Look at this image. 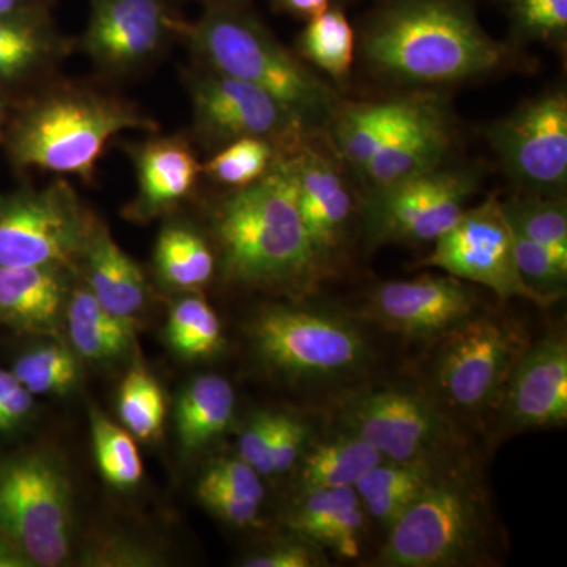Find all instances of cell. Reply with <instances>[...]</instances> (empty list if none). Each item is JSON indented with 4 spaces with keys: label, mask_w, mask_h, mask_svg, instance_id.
Returning <instances> with one entry per match:
<instances>
[{
    "label": "cell",
    "mask_w": 567,
    "mask_h": 567,
    "mask_svg": "<svg viewBox=\"0 0 567 567\" xmlns=\"http://www.w3.org/2000/svg\"><path fill=\"white\" fill-rule=\"evenodd\" d=\"M361 51L375 74L405 85L475 80L509 58L472 0H385L364 22Z\"/></svg>",
    "instance_id": "6da1fadb"
},
{
    "label": "cell",
    "mask_w": 567,
    "mask_h": 567,
    "mask_svg": "<svg viewBox=\"0 0 567 567\" xmlns=\"http://www.w3.org/2000/svg\"><path fill=\"white\" fill-rule=\"evenodd\" d=\"M158 133L140 104L89 81L54 76L21 104L7 132L18 169L71 175L92 185L107 145L123 132Z\"/></svg>",
    "instance_id": "7a4b0ae2"
},
{
    "label": "cell",
    "mask_w": 567,
    "mask_h": 567,
    "mask_svg": "<svg viewBox=\"0 0 567 567\" xmlns=\"http://www.w3.org/2000/svg\"><path fill=\"white\" fill-rule=\"evenodd\" d=\"M212 233L223 276L238 286L298 292L322 270L298 212L289 155L213 205Z\"/></svg>",
    "instance_id": "3957f363"
},
{
    "label": "cell",
    "mask_w": 567,
    "mask_h": 567,
    "mask_svg": "<svg viewBox=\"0 0 567 567\" xmlns=\"http://www.w3.org/2000/svg\"><path fill=\"white\" fill-rule=\"evenodd\" d=\"M194 63L249 82L292 112L309 133L328 128L342 104L338 93L308 69L246 7H205L185 20L181 41Z\"/></svg>",
    "instance_id": "277c9868"
},
{
    "label": "cell",
    "mask_w": 567,
    "mask_h": 567,
    "mask_svg": "<svg viewBox=\"0 0 567 567\" xmlns=\"http://www.w3.org/2000/svg\"><path fill=\"white\" fill-rule=\"evenodd\" d=\"M486 498L468 476L440 473L390 528L377 565L451 567L472 565L486 554Z\"/></svg>",
    "instance_id": "5b68a950"
},
{
    "label": "cell",
    "mask_w": 567,
    "mask_h": 567,
    "mask_svg": "<svg viewBox=\"0 0 567 567\" xmlns=\"http://www.w3.org/2000/svg\"><path fill=\"white\" fill-rule=\"evenodd\" d=\"M0 535L31 566L55 567L73 551V494L54 454L28 453L0 465Z\"/></svg>",
    "instance_id": "8992f818"
},
{
    "label": "cell",
    "mask_w": 567,
    "mask_h": 567,
    "mask_svg": "<svg viewBox=\"0 0 567 567\" xmlns=\"http://www.w3.org/2000/svg\"><path fill=\"white\" fill-rule=\"evenodd\" d=\"M99 216L70 182L0 196V267H63L76 274Z\"/></svg>",
    "instance_id": "52a82bcc"
},
{
    "label": "cell",
    "mask_w": 567,
    "mask_h": 567,
    "mask_svg": "<svg viewBox=\"0 0 567 567\" xmlns=\"http://www.w3.org/2000/svg\"><path fill=\"white\" fill-rule=\"evenodd\" d=\"M349 432L361 436L385 461L440 473L462 470L461 436L431 399L405 388H379L353 395L342 410Z\"/></svg>",
    "instance_id": "ba28073f"
},
{
    "label": "cell",
    "mask_w": 567,
    "mask_h": 567,
    "mask_svg": "<svg viewBox=\"0 0 567 567\" xmlns=\"http://www.w3.org/2000/svg\"><path fill=\"white\" fill-rule=\"evenodd\" d=\"M182 80L200 147L216 152L244 137L270 141L284 155L303 147L309 134L303 123L262 89L197 63L183 70Z\"/></svg>",
    "instance_id": "9c48e42d"
},
{
    "label": "cell",
    "mask_w": 567,
    "mask_h": 567,
    "mask_svg": "<svg viewBox=\"0 0 567 567\" xmlns=\"http://www.w3.org/2000/svg\"><path fill=\"white\" fill-rule=\"evenodd\" d=\"M527 347L525 336L507 320L472 317L446 334L434 369L436 391L464 415L495 412Z\"/></svg>",
    "instance_id": "30bf717a"
},
{
    "label": "cell",
    "mask_w": 567,
    "mask_h": 567,
    "mask_svg": "<svg viewBox=\"0 0 567 567\" xmlns=\"http://www.w3.org/2000/svg\"><path fill=\"white\" fill-rule=\"evenodd\" d=\"M251 339L265 363L295 379H336L357 371L368 357L354 324L312 309H267L252 320Z\"/></svg>",
    "instance_id": "8fae6325"
},
{
    "label": "cell",
    "mask_w": 567,
    "mask_h": 567,
    "mask_svg": "<svg viewBox=\"0 0 567 567\" xmlns=\"http://www.w3.org/2000/svg\"><path fill=\"white\" fill-rule=\"evenodd\" d=\"M183 22L181 0H91L76 48L102 76L132 78L181 41Z\"/></svg>",
    "instance_id": "7c38bea8"
},
{
    "label": "cell",
    "mask_w": 567,
    "mask_h": 567,
    "mask_svg": "<svg viewBox=\"0 0 567 567\" xmlns=\"http://www.w3.org/2000/svg\"><path fill=\"white\" fill-rule=\"evenodd\" d=\"M477 178L461 169H439L371 188L363 203L371 244L436 241L461 219Z\"/></svg>",
    "instance_id": "4fadbf2b"
},
{
    "label": "cell",
    "mask_w": 567,
    "mask_h": 567,
    "mask_svg": "<svg viewBox=\"0 0 567 567\" xmlns=\"http://www.w3.org/2000/svg\"><path fill=\"white\" fill-rule=\"evenodd\" d=\"M421 267L440 268L462 281L487 287L502 298H520L540 308L555 303L522 278L514 233L495 197L466 208L461 219L435 241L434 251Z\"/></svg>",
    "instance_id": "5bb4252c"
},
{
    "label": "cell",
    "mask_w": 567,
    "mask_h": 567,
    "mask_svg": "<svg viewBox=\"0 0 567 567\" xmlns=\"http://www.w3.org/2000/svg\"><path fill=\"white\" fill-rule=\"evenodd\" d=\"M492 145L514 181L533 193L559 192L567 182V96L547 92L496 122Z\"/></svg>",
    "instance_id": "9a60e30c"
},
{
    "label": "cell",
    "mask_w": 567,
    "mask_h": 567,
    "mask_svg": "<svg viewBox=\"0 0 567 567\" xmlns=\"http://www.w3.org/2000/svg\"><path fill=\"white\" fill-rule=\"evenodd\" d=\"M472 287L454 276L423 275L385 282L369 298L365 312L386 330L410 338L447 334L476 316Z\"/></svg>",
    "instance_id": "2e32d148"
},
{
    "label": "cell",
    "mask_w": 567,
    "mask_h": 567,
    "mask_svg": "<svg viewBox=\"0 0 567 567\" xmlns=\"http://www.w3.org/2000/svg\"><path fill=\"white\" fill-rule=\"evenodd\" d=\"M123 152L136 175V194L125 208L132 221L148 223L177 210L196 193L204 175L192 141L183 134L152 133L142 141L126 142Z\"/></svg>",
    "instance_id": "e0dca14e"
},
{
    "label": "cell",
    "mask_w": 567,
    "mask_h": 567,
    "mask_svg": "<svg viewBox=\"0 0 567 567\" xmlns=\"http://www.w3.org/2000/svg\"><path fill=\"white\" fill-rule=\"evenodd\" d=\"M507 432L559 427L567 421V344L544 338L527 347L498 406Z\"/></svg>",
    "instance_id": "ac0fdd59"
},
{
    "label": "cell",
    "mask_w": 567,
    "mask_h": 567,
    "mask_svg": "<svg viewBox=\"0 0 567 567\" xmlns=\"http://www.w3.org/2000/svg\"><path fill=\"white\" fill-rule=\"evenodd\" d=\"M298 212L320 265L341 248L353 212L352 194L330 159L309 147L289 153Z\"/></svg>",
    "instance_id": "d6986e66"
},
{
    "label": "cell",
    "mask_w": 567,
    "mask_h": 567,
    "mask_svg": "<svg viewBox=\"0 0 567 567\" xmlns=\"http://www.w3.org/2000/svg\"><path fill=\"white\" fill-rule=\"evenodd\" d=\"M54 9L0 17V84L39 85L58 76L62 62L76 50L55 21Z\"/></svg>",
    "instance_id": "ffe728a7"
},
{
    "label": "cell",
    "mask_w": 567,
    "mask_h": 567,
    "mask_svg": "<svg viewBox=\"0 0 567 567\" xmlns=\"http://www.w3.org/2000/svg\"><path fill=\"white\" fill-rule=\"evenodd\" d=\"M453 145L450 118L434 96H425L420 110L365 164L360 174L371 188L431 173L445 163Z\"/></svg>",
    "instance_id": "44dd1931"
},
{
    "label": "cell",
    "mask_w": 567,
    "mask_h": 567,
    "mask_svg": "<svg viewBox=\"0 0 567 567\" xmlns=\"http://www.w3.org/2000/svg\"><path fill=\"white\" fill-rule=\"evenodd\" d=\"M78 276L63 267H0V319L35 334H59Z\"/></svg>",
    "instance_id": "7402d4cb"
},
{
    "label": "cell",
    "mask_w": 567,
    "mask_h": 567,
    "mask_svg": "<svg viewBox=\"0 0 567 567\" xmlns=\"http://www.w3.org/2000/svg\"><path fill=\"white\" fill-rule=\"evenodd\" d=\"M80 276L93 297L122 319L136 320L147 306L151 293L147 276L114 240L103 219L96 223L82 254L78 278Z\"/></svg>",
    "instance_id": "603a6c76"
},
{
    "label": "cell",
    "mask_w": 567,
    "mask_h": 567,
    "mask_svg": "<svg viewBox=\"0 0 567 567\" xmlns=\"http://www.w3.org/2000/svg\"><path fill=\"white\" fill-rule=\"evenodd\" d=\"M364 507L353 487L309 488L295 503L287 525L344 558L360 555Z\"/></svg>",
    "instance_id": "cb8c5ba5"
},
{
    "label": "cell",
    "mask_w": 567,
    "mask_h": 567,
    "mask_svg": "<svg viewBox=\"0 0 567 567\" xmlns=\"http://www.w3.org/2000/svg\"><path fill=\"white\" fill-rule=\"evenodd\" d=\"M424 99V95L399 96L386 102L341 107L330 125L339 155L354 169H363L415 115Z\"/></svg>",
    "instance_id": "d4e9b609"
},
{
    "label": "cell",
    "mask_w": 567,
    "mask_h": 567,
    "mask_svg": "<svg viewBox=\"0 0 567 567\" xmlns=\"http://www.w3.org/2000/svg\"><path fill=\"white\" fill-rule=\"evenodd\" d=\"M65 320L76 353L84 360L110 361L130 352L136 339V320L112 315L85 286H73Z\"/></svg>",
    "instance_id": "484cf974"
},
{
    "label": "cell",
    "mask_w": 567,
    "mask_h": 567,
    "mask_svg": "<svg viewBox=\"0 0 567 567\" xmlns=\"http://www.w3.org/2000/svg\"><path fill=\"white\" fill-rule=\"evenodd\" d=\"M235 391L224 377L203 375L183 390L175 427L186 451H196L223 434L233 420Z\"/></svg>",
    "instance_id": "4316f807"
},
{
    "label": "cell",
    "mask_w": 567,
    "mask_h": 567,
    "mask_svg": "<svg viewBox=\"0 0 567 567\" xmlns=\"http://www.w3.org/2000/svg\"><path fill=\"white\" fill-rule=\"evenodd\" d=\"M155 271L164 286L175 290H197L212 281L216 257L203 234L188 224H166L156 238Z\"/></svg>",
    "instance_id": "83f0119b"
},
{
    "label": "cell",
    "mask_w": 567,
    "mask_h": 567,
    "mask_svg": "<svg viewBox=\"0 0 567 567\" xmlns=\"http://www.w3.org/2000/svg\"><path fill=\"white\" fill-rule=\"evenodd\" d=\"M382 461L385 458L371 443L349 432L319 443L306 454L300 470L301 488H354L358 481Z\"/></svg>",
    "instance_id": "f1b7e54d"
},
{
    "label": "cell",
    "mask_w": 567,
    "mask_h": 567,
    "mask_svg": "<svg viewBox=\"0 0 567 567\" xmlns=\"http://www.w3.org/2000/svg\"><path fill=\"white\" fill-rule=\"evenodd\" d=\"M354 31L344 11L330 6L306 24L298 37L301 55L334 80L349 76L354 59Z\"/></svg>",
    "instance_id": "f546056e"
},
{
    "label": "cell",
    "mask_w": 567,
    "mask_h": 567,
    "mask_svg": "<svg viewBox=\"0 0 567 567\" xmlns=\"http://www.w3.org/2000/svg\"><path fill=\"white\" fill-rule=\"evenodd\" d=\"M502 204L511 229L520 237L567 252V208L554 194L528 193Z\"/></svg>",
    "instance_id": "4dcf8cb0"
},
{
    "label": "cell",
    "mask_w": 567,
    "mask_h": 567,
    "mask_svg": "<svg viewBox=\"0 0 567 567\" xmlns=\"http://www.w3.org/2000/svg\"><path fill=\"white\" fill-rule=\"evenodd\" d=\"M284 153L260 137H244L213 152L203 174L230 189L245 188L262 178Z\"/></svg>",
    "instance_id": "1f68e13d"
},
{
    "label": "cell",
    "mask_w": 567,
    "mask_h": 567,
    "mask_svg": "<svg viewBox=\"0 0 567 567\" xmlns=\"http://www.w3.org/2000/svg\"><path fill=\"white\" fill-rule=\"evenodd\" d=\"M166 338L181 357H210L223 344V328L210 305L199 297H186L171 309Z\"/></svg>",
    "instance_id": "d6a6232c"
},
{
    "label": "cell",
    "mask_w": 567,
    "mask_h": 567,
    "mask_svg": "<svg viewBox=\"0 0 567 567\" xmlns=\"http://www.w3.org/2000/svg\"><path fill=\"white\" fill-rule=\"evenodd\" d=\"M117 410L126 431L136 439L151 442L162 435L166 395L155 377L144 368H134L123 379Z\"/></svg>",
    "instance_id": "836d02e7"
},
{
    "label": "cell",
    "mask_w": 567,
    "mask_h": 567,
    "mask_svg": "<svg viewBox=\"0 0 567 567\" xmlns=\"http://www.w3.org/2000/svg\"><path fill=\"white\" fill-rule=\"evenodd\" d=\"M92 440L96 465L107 484L117 488L140 484L144 465L134 436L126 429L93 412Z\"/></svg>",
    "instance_id": "e575fe53"
},
{
    "label": "cell",
    "mask_w": 567,
    "mask_h": 567,
    "mask_svg": "<svg viewBox=\"0 0 567 567\" xmlns=\"http://www.w3.org/2000/svg\"><path fill=\"white\" fill-rule=\"evenodd\" d=\"M11 372L33 395L62 394L74 386L80 368L73 352L65 347L50 344L22 354Z\"/></svg>",
    "instance_id": "d590c367"
},
{
    "label": "cell",
    "mask_w": 567,
    "mask_h": 567,
    "mask_svg": "<svg viewBox=\"0 0 567 567\" xmlns=\"http://www.w3.org/2000/svg\"><path fill=\"white\" fill-rule=\"evenodd\" d=\"M518 271L535 292L557 301L565 292L567 252L557 251L514 234Z\"/></svg>",
    "instance_id": "8d00e7d4"
},
{
    "label": "cell",
    "mask_w": 567,
    "mask_h": 567,
    "mask_svg": "<svg viewBox=\"0 0 567 567\" xmlns=\"http://www.w3.org/2000/svg\"><path fill=\"white\" fill-rule=\"evenodd\" d=\"M514 32L527 40H563L567 32V0H507Z\"/></svg>",
    "instance_id": "74e56055"
},
{
    "label": "cell",
    "mask_w": 567,
    "mask_h": 567,
    "mask_svg": "<svg viewBox=\"0 0 567 567\" xmlns=\"http://www.w3.org/2000/svg\"><path fill=\"white\" fill-rule=\"evenodd\" d=\"M163 558L144 544L126 536H100L85 548L82 566L151 567L162 565Z\"/></svg>",
    "instance_id": "f35d334b"
},
{
    "label": "cell",
    "mask_w": 567,
    "mask_h": 567,
    "mask_svg": "<svg viewBox=\"0 0 567 567\" xmlns=\"http://www.w3.org/2000/svg\"><path fill=\"white\" fill-rule=\"evenodd\" d=\"M197 496L208 511L226 520L227 524L248 527L259 517V503L235 494L229 488L213 483L208 477L204 476L200 480L199 486H197Z\"/></svg>",
    "instance_id": "ab89813d"
},
{
    "label": "cell",
    "mask_w": 567,
    "mask_h": 567,
    "mask_svg": "<svg viewBox=\"0 0 567 567\" xmlns=\"http://www.w3.org/2000/svg\"><path fill=\"white\" fill-rule=\"evenodd\" d=\"M276 413H257L246 425L238 440V454L241 461L252 466L260 476L271 473V443H274Z\"/></svg>",
    "instance_id": "60d3db41"
},
{
    "label": "cell",
    "mask_w": 567,
    "mask_h": 567,
    "mask_svg": "<svg viewBox=\"0 0 567 567\" xmlns=\"http://www.w3.org/2000/svg\"><path fill=\"white\" fill-rule=\"evenodd\" d=\"M306 439H308V427L300 420L290 415L276 416V427L274 443H271V473L282 475L289 472L301 456Z\"/></svg>",
    "instance_id": "b9f144b4"
},
{
    "label": "cell",
    "mask_w": 567,
    "mask_h": 567,
    "mask_svg": "<svg viewBox=\"0 0 567 567\" xmlns=\"http://www.w3.org/2000/svg\"><path fill=\"white\" fill-rule=\"evenodd\" d=\"M208 480L262 505L265 488L259 473L241 458H224L208 470Z\"/></svg>",
    "instance_id": "7bdbcfd3"
},
{
    "label": "cell",
    "mask_w": 567,
    "mask_h": 567,
    "mask_svg": "<svg viewBox=\"0 0 567 567\" xmlns=\"http://www.w3.org/2000/svg\"><path fill=\"white\" fill-rule=\"evenodd\" d=\"M32 410L33 394L21 385L13 372L0 369V432L20 425Z\"/></svg>",
    "instance_id": "ee69618b"
},
{
    "label": "cell",
    "mask_w": 567,
    "mask_h": 567,
    "mask_svg": "<svg viewBox=\"0 0 567 567\" xmlns=\"http://www.w3.org/2000/svg\"><path fill=\"white\" fill-rule=\"evenodd\" d=\"M246 567H315L320 566V557L315 548L301 543L281 544L245 559Z\"/></svg>",
    "instance_id": "f6af8a7d"
},
{
    "label": "cell",
    "mask_w": 567,
    "mask_h": 567,
    "mask_svg": "<svg viewBox=\"0 0 567 567\" xmlns=\"http://www.w3.org/2000/svg\"><path fill=\"white\" fill-rule=\"evenodd\" d=\"M271 3L282 13L309 21L322 14L331 6V0H271Z\"/></svg>",
    "instance_id": "bcb514c9"
},
{
    "label": "cell",
    "mask_w": 567,
    "mask_h": 567,
    "mask_svg": "<svg viewBox=\"0 0 567 567\" xmlns=\"http://www.w3.org/2000/svg\"><path fill=\"white\" fill-rule=\"evenodd\" d=\"M40 9H54V0H0V17Z\"/></svg>",
    "instance_id": "7dc6e473"
},
{
    "label": "cell",
    "mask_w": 567,
    "mask_h": 567,
    "mask_svg": "<svg viewBox=\"0 0 567 567\" xmlns=\"http://www.w3.org/2000/svg\"><path fill=\"white\" fill-rule=\"evenodd\" d=\"M204 7H246L251 0H196Z\"/></svg>",
    "instance_id": "c3c4849f"
},
{
    "label": "cell",
    "mask_w": 567,
    "mask_h": 567,
    "mask_svg": "<svg viewBox=\"0 0 567 567\" xmlns=\"http://www.w3.org/2000/svg\"><path fill=\"white\" fill-rule=\"evenodd\" d=\"M3 121H6V106H3L2 93H0V130H2Z\"/></svg>",
    "instance_id": "681fc988"
}]
</instances>
